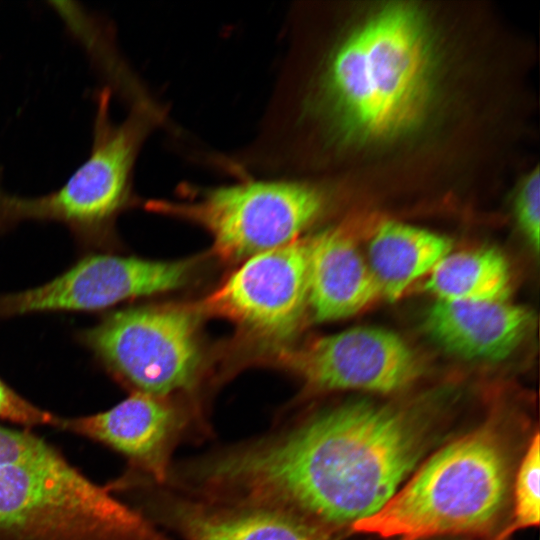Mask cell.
Here are the masks:
<instances>
[{"label": "cell", "instance_id": "1", "mask_svg": "<svg viewBox=\"0 0 540 540\" xmlns=\"http://www.w3.org/2000/svg\"><path fill=\"white\" fill-rule=\"evenodd\" d=\"M432 443L420 417L349 403L184 462L196 496L277 509L325 529L364 520L399 490Z\"/></svg>", "mask_w": 540, "mask_h": 540}, {"label": "cell", "instance_id": "2", "mask_svg": "<svg viewBox=\"0 0 540 540\" xmlns=\"http://www.w3.org/2000/svg\"><path fill=\"white\" fill-rule=\"evenodd\" d=\"M432 80L423 17L388 5L332 48L313 76L278 69L252 146L263 157L315 123L364 139L403 133L425 113Z\"/></svg>", "mask_w": 540, "mask_h": 540}, {"label": "cell", "instance_id": "3", "mask_svg": "<svg viewBox=\"0 0 540 540\" xmlns=\"http://www.w3.org/2000/svg\"><path fill=\"white\" fill-rule=\"evenodd\" d=\"M0 540H168L28 429L0 424Z\"/></svg>", "mask_w": 540, "mask_h": 540}, {"label": "cell", "instance_id": "4", "mask_svg": "<svg viewBox=\"0 0 540 540\" xmlns=\"http://www.w3.org/2000/svg\"><path fill=\"white\" fill-rule=\"evenodd\" d=\"M511 485V453L498 429L485 425L447 444L355 532L399 540L484 534L502 517Z\"/></svg>", "mask_w": 540, "mask_h": 540}, {"label": "cell", "instance_id": "5", "mask_svg": "<svg viewBox=\"0 0 540 540\" xmlns=\"http://www.w3.org/2000/svg\"><path fill=\"white\" fill-rule=\"evenodd\" d=\"M93 144L87 160L58 190L37 197L0 191V229L27 220L57 221L79 239L100 245L109 239L116 217L137 201L133 170L147 137L164 125V108L146 90L126 98L128 112L111 117L112 90L95 95Z\"/></svg>", "mask_w": 540, "mask_h": 540}, {"label": "cell", "instance_id": "6", "mask_svg": "<svg viewBox=\"0 0 540 540\" xmlns=\"http://www.w3.org/2000/svg\"><path fill=\"white\" fill-rule=\"evenodd\" d=\"M179 192L181 199L148 200L144 207L203 227L218 255L230 260L300 238L328 203L325 189L304 177L244 176L211 187L180 185Z\"/></svg>", "mask_w": 540, "mask_h": 540}, {"label": "cell", "instance_id": "7", "mask_svg": "<svg viewBox=\"0 0 540 540\" xmlns=\"http://www.w3.org/2000/svg\"><path fill=\"white\" fill-rule=\"evenodd\" d=\"M80 338L134 392L162 398L190 388L201 361L195 314L178 307L110 313Z\"/></svg>", "mask_w": 540, "mask_h": 540}, {"label": "cell", "instance_id": "8", "mask_svg": "<svg viewBox=\"0 0 540 540\" xmlns=\"http://www.w3.org/2000/svg\"><path fill=\"white\" fill-rule=\"evenodd\" d=\"M189 275L190 263L185 261L91 255L43 285L0 295V317L103 310L123 301L180 288Z\"/></svg>", "mask_w": 540, "mask_h": 540}, {"label": "cell", "instance_id": "9", "mask_svg": "<svg viewBox=\"0 0 540 540\" xmlns=\"http://www.w3.org/2000/svg\"><path fill=\"white\" fill-rule=\"evenodd\" d=\"M201 307L260 337L287 338L308 307V238L247 258Z\"/></svg>", "mask_w": 540, "mask_h": 540}, {"label": "cell", "instance_id": "10", "mask_svg": "<svg viewBox=\"0 0 540 540\" xmlns=\"http://www.w3.org/2000/svg\"><path fill=\"white\" fill-rule=\"evenodd\" d=\"M275 360L315 389L400 390L420 374L411 347L392 331L356 327L297 348H283Z\"/></svg>", "mask_w": 540, "mask_h": 540}, {"label": "cell", "instance_id": "11", "mask_svg": "<svg viewBox=\"0 0 540 540\" xmlns=\"http://www.w3.org/2000/svg\"><path fill=\"white\" fill-rule=\"evenodd\" d=\"M132 493L137 510L183 540H336L327 529L273 508L206 501L152 483Z\"/></svg>", "mask_w": 540, "mask_h": 540}, {"label": "cell", "instance_id": "12", "mask_svg": "<svg viewBox=\"0 0 540 540\" xmlns=\"http://www.w3.org/2000/svg\"><path fill=\"white\" fill-rule=\"evenodd\" d=\"M183 414L162 397L134 392L99 413L63 418L58 429L102 444L125 457V474L165 485L172 454L186 433Z\"/></svg>", "mask_w": 540, "mask_h": 540}, {"label": "cell", "instance_id": "13", "mask_svg": "<svg viewBox=\"0 0 540 540\" xmlns=\"http://www.w3.org/2000/svg\"><path fill=\"white\" fill-rule=\"evenodd\" d=\"M532 314L505 301L437 300L426 312L424 328L446 350L478 360H501L523 341Z\"/></svg>", "mask_w": 540, "mask_h": 540}, {"label": "cell", "instance_id": "14", "mask_svg": "<svg viewBox=\"0 0 540 540\" xmlns=\"http://www.w3.org/2000/svg\"><path fill=\"white\" fill-rule=\"evenodd\" d=\"M380 295L353 240L331 228L308 238V307L317 321H334L366 308Z\"/></svg>", "mask_w": 540, "mask_h": 540}, {"label": "cell", "instance_id": "15", "mask_svg": "<svg viewBox=\"0 0 540 540\" xmlns=\"http://www.w3.org/2000/svg\"><path fill=\"white\" fill-rule=\"evenodd\" d=\"M450 239L415 226L385 222L368 245V267L388 299L399 298L418 278L430 273L450 253Z\"/></svg>", "mask_w": 540, "mask_h": 540}, {"label": "cell", "instance_id": "16", "mask_svg": "<svg viewBox=\"0 0 540 540\" xmlns=\"http://www.w3.org/2000/svg\"><path fill=\"white\" fill-rule=\"evenodd\" d=\"M425 288L439 300L504 301L510 290L508 263L494 249L449 253L431 270Z\"/></svg>", "mask_w": 540, "mask_h": 540}, {"label": "cell", "instance_id": "17", "mask_svg": "<svg viewBox=\"0 0 540 540\" xmlns=\"http://www.w3.org/2000/svg\"><path fill=\"white\" fill-rule=\"evenodd\" d=\"M539 458V435L536 433L518 468L514 486L513 519L501 534V539H506L518 529L539 524Z\"/></svg>", "mask_w": 540, "mask_h": 540}, {"label": "cell", "instance_id": "18", "mask_svg": "<svg viewBox=\"0 0 540 540\" xmlns=\"http://www.w3.org/2000/svg\"><path fill=\"white\" fill-rule=\"evenodd\" d=\"M515 215L518 226L537 253L540 233V176L536 167L520 184L515 198Z\"/></svg>", "mask_w": 540, "mask_h": 540}, {"label": "cell", "instance_id": "19", "mask_svg": "<svg viewBox=\"0 0 540 540\" xmlns=\"http://www.w3.org/2000/svg\"><path fill=\"white\" fill-rule=\"evenodd\" d=\"M61 417L31 403L0 379V421L21 425L58 428Z\"/></svg>", "mask_w": 540, "mask_h": 540}]
</instances>
